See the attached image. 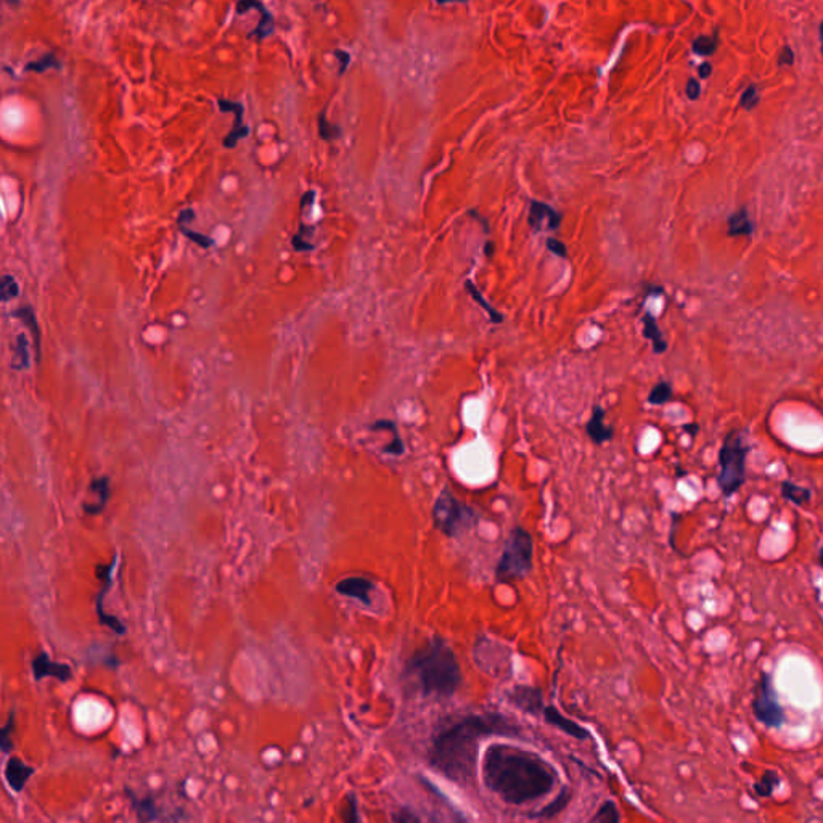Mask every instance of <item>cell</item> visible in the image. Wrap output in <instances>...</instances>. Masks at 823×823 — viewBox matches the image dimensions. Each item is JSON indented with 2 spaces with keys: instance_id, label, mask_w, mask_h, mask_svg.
Returning <instances> with one entry per match:
<instances>
[{
  "instance_id": "6da1fadb",
  "label": "cell",
  "mask_w": 823,
  "mask_h": 823,
  "mask_svg": "<svg viewBox=\"0 0 823 823\" xmlns=\"http://www.w3.org/2000/svg\"><path fill=\"white\" fill-rule=\"evenodd\" d=\"M483 775L487 788L510 804L535 801L552 791L557 782L555 770L542 757L507 745L487 747Z\"/></svg>"
},
{
  "instance_id": "7a4b0ae2",
  "label": "cell",
  "mask_w": 823,
  "mask_h": 823,
  "mask_svg": "<svg viewBox=\"0 0 823 823\" xmlns=\"http://www.w3.org/2000/svg\"><path fill=\"white\" fill-rule=\"evenodd\" d=\"M518 732L510 719L498 714H478L442 730L432 741L430 763L452 782L465 783L476 767L479 741L489 735H510Z\"/></svg>"
},
{
  "instance_id": "3957f363",
  "label": "cell",
  "mask_w": 823,
  "mask_h": 823,
  "mask_svg": "<svg viewBox=\"0 0 823 823\" xmlns=\"http://www.w3.org/2000/svg\"><path fill=\"white\" fill-rule=\"evenodd\" d=\"M407 671L415 677L425 695L450 696L462 684V669L449 643L432 637L425 647L413 653Z\"/></svg>"
},
{
  "instance_id": "277c9868",
  "label": "cell",
  "mask_w": 823,
  "mask_h": 823,
  "mask_svg": "<svg viewBox=\"0 0 823 823\" xmlns=\"http://www.w3.org/2000/svg\"><path fill=\"white\" fill-rule=\"evenodd\" d=\"M534 539L529 531L521 526L511 529L503 545V552L496 566V579L498 584H511L524 579L533 569Z\"/></svg>"
},
{
  "instance_id": "5b68a950",
  "label": "cell",
  "mask_w": 823,
  "mask_h": 823,
  "mask_svg": "<svg viewBox=\"0 0 823 823\" xmlns=\"http://www.w3.org/2000/svg\"><path fill=\"white\" fill-rule=\"evenodd\" d=\"M747 454H750V444L746 436L740 430H732L723 439L719 452L717 483L726 497L733 496L745 484Z\"/></svg>"
},
{
  "instance_id": "8992f818",
  "label": "cell",
  "mask_w": 823,
  "mask_h": 823,
  "mask_svg": "<svg viewBox=\"0 0 823 823\" xmlns=\"http://www.w3.org/2000/svg\"><path fill=\"white\" fill-rule=\"evenodd\" d=\"M431 520L434 528L445 535L455 539L468 533L478 523V515L472 507L459 500L448 487H444L437 496L431 509Z\"/></svg>"
},
{
  "instance_id": "52a82bcc",
  "label": "cell",
  "mask_w": 823,
  "mask_h": 823,
  "mask_svg": "<svg viewBox=\"0 0 823 823\" xmlns=\"http://www.w3.org/2000/svg\"><path fill=\"white\" fill-rule=\"evenodd\" d=\"M756 717L759 722H763L767 727H780L785 722V712L782 706L778 704L777 693H775L772 677L769 674L761 675V680L757 682L754 703Z\"/></svg>"
},
{
  "instance_id": "ba28073f",
  "label": "cell",
  "mask_w": 823,
  "mask_h": 823,
  "mask_svg": "<svg viewBox=\"0 0 823 823\" xmlns=\"http://www.w3.org/2000/svg\"><path fill=\"white\" fill-rule=\"evenodd\" d=\"M561 213L552 208L550 205L542 203V201H531L528 222L534 232H540L544 227L552 230V232L558 230L559 225H561Z\"/></svg>"
},
{
  "instance_id": "9c48e42d",
  "label": "cell",
  "mask_w": 823,
  "mask_h": 823,
  "mask_svg": "<svg viewBox=\"0 0 823 823\" xmlns=\"http://www.w3.org/2000/svg\"><path fill=\"white\" fill-rule=\"evenodd\" d=\"M31 667L36 680H42L45 679V677H54V679L60 682H68L73 677L71 667L65 664V662L51 661L49 655L44 651L39 653V655L32 660Z\"/></svg>"
},
{
  "instance_id": "30bf717a",
  "label": "cell",
  "mask_w": 823,
  "mask_h": 823,
  "mask_svg": "<svg viewBox=\"0 0 823 823\" xmlns=\"http://www.w3.org/2000/svg\"><path fill=\"white\" fill-rule=\"evenodd\" d=\"M373 590H375L373 582H371L369 577H362V576L346 577V579H343L336 584L338 594L360 601V603L365 606L371 605V592Z\"/></svg>"
},
{
  "instance_id": "8fae6325",
  "label": "cell",
  "mask_w": 823,
  "mask_h": 823,
  "mask_svg": "<svg viewBox=\"0 0 823 823\" xmlns=\"http://www.w3.org/2000/svg\"><path fill=\"white\" fill-rule=\"evenodd\" d=\"M36 769L31 767L30 764H26L25 761H21L20 757H8L5 767H3V777H5V782L8 787H10L15 793H21L23 789L26 788L27 782H30L32 775H34Z\"/></svg>"
},
{
  "instance_id": "7c38bea8",
  "label": "cell",
  "mask_w": 823,
  "mask_h": 823,
  "mask_svg": "<svg viewBox=\"0 0 823 823\" xmlns=\"http://www.w3.org/2000/svg\"><path fill=\"white\" fill-rule=\"evenodd\" d=\"M218 106L224 113H227V111L235 113V121H233L232 130H230V134L227 135V137L224 139V147L225 148H235V147H237L238 140L240 139H244L249 134V128H248V126L243 124V113H244L243 103H237V102H232V100H225V98H219V100H218Z\"/></svg>"
},
{
  "instance_id": "4fadbf2b",
  "label": "cell",
  "mask_w": 823,
  "mask_h": 823,
  "mask_svg": "<svg viewBox=\"0 0 823 823\" xmlns=\"http://www.w3.org/2000/svg\"><path fill=\"white\" fill-rule=\"evenodd\" d=\"M126 794H128L130 809L134 811L139 823H152L161 820V815H159L161 809H159L157 799L152 796H137L132 789L128 788H126Z\"/></svg>"
},
{
  "instance_id": "5bb4252c",
  "label": "cell",
  "mask_w": 823,
  "mask_h": 823,
  "mask_svg": "<svg viewBox=\"0 0 823 823\" xmlns=\"http://www.w3.org/2000/svg\"><path fill=\"white\" fill-rule=\"evenodd\" d=\"M605 415H606L605 408L596 404V406L594 407V410H592L589 421L586 423L587 436H589L596 445H601L603 442L611 441L614 436V428H613V425H606Z\"/></svg>"
},
{
  "instance_id": "9a60e30c",
  "label": "cell",
  "mask_w": 823,
  "mask_h": 823,
  "mask_svg": "<svg viewBox=\"0 0 823 823\" xmlns=\"http://www.w3.org/2000/svg\"><path fill=\"white\" fill-rule=\"evenodd\" d=\"M545 721L548 723H552L553 727L559 728V730L568 733V735L579 738V740H584L587 737V732L582 728L579 723H576L575 721H571V719H568L566 716H563L561 712L558 711V709H555L553 706H547L542 709Z\"/></svg>"
},
{
  "instance_id": "2e32d148",
  "label": "cell",
  "mask_w": 823,
  "mask_h": 823,
  "mask_svg": "<svg viewBox=\"0 0 823 823\" xmlns=\"http://www.w3.org/2000/svg\"><path fill=\"white\" fill-rule=\"evenodd\" d=\"M511 702H513L520 709L529 712L542 711V698H540V691L531 686H516L510 695Z\"/></svg>"
},
{
  "instance_id": "e0dca14e",
  "label": "cell",
  "mask_w": 823,
  "mask_h": 823,
  "mask_svg": "<svg viewBox=\"0 0 823 823\" xmlns=\"http://www.w3.org/2000/svg\"><path fill=\"white\" fill-rule=\"evenodd\" d=\"M642 321H643V336H645L647 340L651 341L655 354H664V352L667 351V343L664 338H662V333L660 330V327H658L655 317H653L650 312H647L645 315H643Z\"/></svg>"
},
{
  "instance_id": "ac0fdd59",
  "label": "cell",
  "mask_w": 823,
  "mask_h": 823,
  "mask_svg": "<svg viewBox=\"0 0 823 823\" xmlns=\"http://www.w3.org/2000/svg\"><path fill=\"white\" fill-rule=\"evenodd\" d=\"M754 230L746 208H740L728 218V237H750Z\"/></svg>"
},
{
  "instance_id": "d6986e66",
  "label": "cell",
  "mask_w": 823,
  "mask_h": 823,
  "mask_svg": "<svg viewBox=\"0 0 823 823\" xmlns=\"http://www.w3.org/2000/svg\"><path fill=\"white\" fill-rule=\"evenodd\" d=\"M13 315L18 318H21V322L25 323L27 328H30L32 341H34L36 359H37V362H40V330H39V322H37L34 310H32L31 305H21V308L18 309Z\"/></svg>"
},
{
  "instance_id": "ffe728a7",
  "label": "cell",
  "mask_w": 823,
  "mask_h": 823,
  "mask_svg": "<svg viewBox=\"0 0 823 823\" xmlns=\"http://www.w3.org/2000/svg\"><path fill=\"white\" fill-rule=\"evenodd\" d=\"M380 430H388L393 434V441L389 442V445H386L383 450L386 454L391 455H402L404 450H406V445H404V441L401 434H399L397 425L393 420H378L375 421L373 425H371V431H380Z\"/></svg>"
},
{
  "instance_id": "44dd1931",
  "label": "cell",
  "mask_w": 823,
  "mask_h": 823,
  "mask_svg": "<svg viewBox=\"0 0 823 823\" xmlns=\"http://www.w3.org/2000/svg\"><path fill=\"white\" fill-rule=\"evenodd\" d=\"M465 288H467V291H468V293H470V296H472V298H473L474 301H476V303H478L479 305H481V308H483L484 310H486V314L489 315V318H491V322H492V323H497V325H498V323H502V322H503L502 314H500V312H497V310L494 309L492 305L489 304L487 301L483 298L481 291L478 290V286L474 285L472 280H467V281H465Z\"/></svg>"
},
{
  "instance_id": "7402d4cb",
  "label": "cell",
  "mask_w": 823,
  "mask_h": 823,
  "mask_svg": "<svg viewBox=\"0 0 823 823\" xmlns=\"http://www.w3.org/2000/svg\"><path fill=\"white\" fill-rule=\"evenodd\" d=\"M255 7L261 12V21L259 25H257L256 31L251 32V36L257 37V40H262L266 36L272 34V31H274V16H272V13L267 10L261 2H255Z\"/></svg>"
},
{
  "instance_id": "603a6c76",
  "label": "cell",
  "mask_w": 823,
  "mask_h": 823,
  "mask_svg": "<svg viewBox=\"0 0 823 823\" xmlns=\"http://www.w3.org/2000/svg\"><path fill=\"white\" fill-rule=\"evenodd\" d=\"M719 47V34L717 31L714 32V36H698L693 40V44H691V49L696 55L699 56H709L712 55L714 51L717 50Z\"/></svg>"
},
{
  "instance_id": "cb8c5ba5",
  "label": "cell",
  "mask_w": 823,
  "mask_h": 823,
  "mask_svg": "<svg viewBox=\"0 0 823 823\" xmlns=\"http://www.w3.org/2000/svg\"><path fill=\"white\" fill-rule=\"evenodd\" d=\"M782 494L785 498H788V500L796 503V505H804V503L811 498V492H809L807 489L796 486V484H793L789 481H785L782 484Z\"/></svg>"
},
{
  "instance_id": "d4e9b609",
  "label": "cell",
  "mask_w": 823,
  "mask_h": 823,
  "mask_svg": "<svg viewBox=\"0 0 823 823\" xmlns=\"http://www.w3.org/2000/svg\"><path fill=\"white\" fill-rule=\"evenodd\" d=\"M318 134H321V137L323 140H327V142H332V140H336L341 137L343 130L340 126L333 124L327 119L325 111H322L321 115H318Z\"/></svg>"
},
{
  "instance_id": "484cf974",
  "label": "cell",
  "mask_w": 823,
  "mask_h": 823,
  "mask_svg": "<svg viewBox=\"0 0 823 823\" xmlns=\"http://www.w3.org/2000/svg\"><path fill=\"white\" fill-rule=\"evenodd\" d=\"M13 732H15V711L10 712L5 726H3L2 730H0V750H2V752L5 756L12 751V747H13V740H12Z\"/></svg>"
},
{
  "instance_id": "4316f807",
  "label": "cell",
  "mask_w": 823,
  "mask_h": 823,
  "mask_svg": "<svg viewBox=\"0 0 823 823\" xmlns=\"http://www.w3.org/2000/svg\"><path fill=\"white\" fill-rule=\"evenodd\" d=\"M13 351H15V360H13V367L18 370L26 369L27 364H30V362H27V359H30V354H27V340H26L25 333H20V335L16 336V343H15V347H13Z\"/></svg>"
},
{
  "instance_id": "83f0119b",
  "label": "cell",
  "mask_w": 823,
  "mask_h": 823,
  "mask_svg": "<svg viewBox=\"0 0 823 823\" xmlns=\"http://www.w3.org/2000/svg\"><path fill=\"white\" fill-rule=\"evenodd\" d=\"M671 399H672L671 383L660 382L655 388L651 389L650 396H648V402H650L651 406H664V404L669 402Z\"/></svg>"
},
{
  "instance_id": "f1b7e54d",
  "label": "cell",
  "mask_w": 823,
  "mask_h": 823,
  "mask_svg": "<svg viewBox=\"0 0 823 823\" xmlns=\"http://www.w3.org/2000/svg\"><path fill=\"white\" fill-rule=\"evenodd\" d=\"M108 487H110V484H108V478L106 476L97 478V479H93V481L91 483V492L95 494V496L98 497V513H100L102 510H105V505H106V500H108V494H110V492H108Z\"/></svg>"
},
{
  "instance_id": "f546056e",
  "label": "cell",
  "mask_w": 823,
  "mask_h": 823,
  "mask_svg": "<svg viewBox=\"0 0 823 823\" xmlns=\"http://www.w3.org/2000/svg\"><path fill=\"white\" fill-rule=\"evenodd\" d=\"M49 68H60L58 60H56L55 54H51V51L42 55L37 61H31V63H27L25 67L26 71H36V73H44L45 69H49Z\"/></svg>"
},
{
  "instance_id": "4dcf8cb0",
  "label": "cell",
  "mask_w": 823,
  "mask_h": 823,
  "mask_svg": "<svg viewBox=\"0 0 823 823\" xmlns=\"http://www.w3.org/2000/svg\"><path fill=\"white\" fill-rule=\"evenodd\" d=\"M592 823H619V812L614 802H605L596 812V815Z\"/></svg>"
},
{
  "instance_id": "1f68e13d",
  "label": "cell",
  "mask_w": 823,
  "mask_h": 823,
  "mask_svg": "<svg viewBox=\"0 0 823 823\" xmlns=\"http://www.w3.org/2000/svg\"><path fill=\"white\" fill-rule=\"evenodd\" d=\"M20 294V286L16 283V279L13 275H3L2 283H0V298L2 301H10Z\"/></svg>"
},
{
  "instance_id": "d6a6232c",
  "label": "cell",
  "mask_w": 823,
  "mask_h": 823,
  "mask_svg": "<svg viewBox=\"0 0 823 823\" xmlns=\"http://www.w3.org/2000/svg\"><path fill=\"white\" fill-rule=\"evenodd\" d=\"M343 822L345 823H360L359 806H357L356 794L351 793L346 796V804H345V809H343Z\"/></svg>"
},
{
  "instance_id": "836d02e7",
  "label": "cell",
  "mask_w": 823,
  "mask_h": 823,
  "mask_svg": "<svg viewBox=\"0 0 823 823\" xmlns=\"http://www.w3.org/2000/svg\"><path fill=\"white\" fill-rule=\"evenodd\" d=\"M761 102V95H759V89H757L756 84H751V86H747L745 91L741 93V106L745 108V110L751 111L754 110V108L759 105Z\"/></svg>"
},
{
  "instance_id": "e575fe53",
  "label": "cell",
  "mask_w": 823,
  "mask_h": 823,
  "mask_svg": "<svg viewBox=\"0 0 823 823\" xmlns=\"http://www.w3.org/2000/svg\"><path fill=\"white\" fill-rule=\"evenodd\" d=\"M778 775L775 772H767L764 774V777L761 778V782L757 783L756 791L761 794V796H769V794H772L774 788L778 785Z\"/></svg>"
},
{
  "instance_id": "d590c367",
  "label": "cell",
  "mask_w": 823,
  "mask_h": 823,
  "mask_svg": "<svg viewBox=\"0 0 823 823\" xmlns=\"http://www.w3.org/2000/svg\"><path fill=\"white\" fill-rule=\"evenodd\" d=\"M312 230L314 229L304 227L303 224L299 225V232L294 235L293 242H291V243H293V248L296 249V251H309V249H314V244H310L308 242V240H305V237H308V235L312 233Z\"/></svg>"
},
{
  "instance_id": "8d00e7d4",
  "label": "cell",
  "mask_w": 823,
  "mask_h": 823,
  "mask_svg": "<svg viewBox=\"0 0 823 823\" xmlns=\"http://www.w3.org/2000/svg\"><path fill=\"white\" fill-rule=\"evenodd\" d=\"M178 229H181V233L183 235V237H187L188 240H192V242H195L201 248H211L214 244L213 238L206 237V235H203V233H195L194 230L187 229L185 225H178Z\"/></svg>"
},
{
  "instance_id": "74e56055",
  "label": "cell",
  "mask_w": 823,
  "mask_h": 823,
  "mask_svg": "<svg viewBox=\"0 0 823 823\" xmlns=\"http://www.w3.org/2000/svg\"><path fill=\"white\" fill-rule=\"evenodd\" d=\"M568 799H569V798H568L566 791L561 793V796H558L557 799H555V801H553L552 804H550V806H547V807L544 809L542 815H545V817H552V815H555V813H558L559 811H561V809H563L564 806H566V804H568Z\"/></svg>"
},
{
  "instance_id": "f35d334b",
  "label": "cell",
  "mask_w": 823,
  "mask_h": 823,
  "mask_svg": "<svg viewBox=\"0 0 823 823\" xmlns=\"http://www.w3.org/2000/svg\"><path fill=\"white\" fill-rule=\"evenodd\" d=\"M545 244H547L548 251L553 253L555 256L563 257V259L568 256L566 244H564L563 242H559V240H557V238H547V242H545Z\"/></svg>"
},
{
  "instance_id": "ab89813d",
  "label": "cell",
  "mask_w": 823,
  "mask_h": 823,
  "mask_svg": "<svg viewBox=\"0 0 823 823\" xmlns=\"http://www.w3.org/2000/svg\"><path fill=\"white\" fill-rule=\"evenodd\" d=\"M794 63V51L789 45H785L778 55V67H791Z\"/></svg>"
},
{
  "instance_id": "60d3db41",
  "label": "cell",
  "mask_w": 823,
  "mask_h": 823,
  "mask_svg": "<svg viewBox=\"0 0 823 823\" xmlns=\"http://www.w3.org/2000/svg\"><path fill=\"white\" fill-rule=\"evenodd\" d=\"M699 95H702V86H699V82L696 81L695 78H690L688 82H686V97L695 102L698 100Z\"/></svg>"
},
{
  "instance_id": "b9f144b4",
  "label": "cell",
  "mask_w": 823,
  "mask_h": 823,
  "mask_svg": "<svg viewBox=\"0 0 823 823\" xmlns=\"http://www.w3.org/2000/svg\"><path fill=\"white\" fill-rule=\"evenodd\" d=\"M333 54H335L336 58L340 60V65H341V67H340V71H338V74H340V76H341V74H345V71H346V69H347V67H349L351 55L347 54L346 50H341V49H336L335 51H333Z\"/></svg>"
},
{
  "instance_id": "7bdbcfd3",
  "label": "cell",
  "mask_w": 823,
  "mask_h": 823,
  "mask_svg": "<svg viewBox=\"0 0 823 823\" xmlns=\"http://www.w3.org/2000/svg\"><path fill=\"white\" fill-rule=\"evenodd\" d=\"M194 219H195V211L192 209V208H187V209H182L181 211V214H178V219L177 220H178V225H182V224H185V222H192V220H194Z\"/></svg>"
},
{
  "instance_id": "ee69618b",
  "label": "cell",
  "mask_w": 823,
  "mask_h": 823,
  "mask_svg": "<svg viewBox=\"0 0 823 823\" xmlns=\"http://www.w3.org/2000/svg\"><path fill=\"white\" fill-rule=\"evenodd\" d=\"M698 74L702 79H708L712 74V65L709 63V61H704V63L699 65Z\"/></svg>"
},
{
  "instance_id": "f6af8a7d",
  "label": "cell",
  "mask_w": 823,
  "mask_h": 823,
  "mask_svg": "<svg viewBox=\"0 0 823 823\" xmlns=\"http://www.w3.org/2000/svg\"><path fill=\"white\" fill-rule=\"evenodd\" d=\"M468 214H470V218H473L474 220H478L479 224L484 225V232L489 233V224H487V219H486V218H483V216L478 213V209H472V211H470Z\"/></svg>"
},
{
  "instance_id": "bcb514c9",
  "label": "cell",
  "mask_w": 823,
  "mask_h": 823,
  "mask_svg": "<svg viewBox=\"0 0 823 823\" xmlns=\"http://www.w3.org/2000/svg\"><path fill=\"white\" fill-rule=\"evenodd\" d=\"M494 253H496V244H494L492 242H487L486 244H484V255H486L487 257H492Z\"/></svg>"
},
{
  "instance_id": "7dc6e473",
  "label": "cell",
  "mask_w": 823,
  "mask_h": 823,
  "mask_svg": "<svg viewBox=\"0 0 823 823\" xmlns=\"http://www.w3.org/2000/svg\"><path fill=\"white\" fill-rule=\"evenodd\" d=\"M396 822L397 823H412L410 820H408V817L406 815V813H401V815H397L396 817Z\"/></svg>"
},
{
  "instance_id": "c3c4849f",
  "label": "cell",
  "mask_w": 823,
  "mask_h": 823,
  "mask_svg": "<svg viewBox=\"0 0 823 823\" xmlns=\"http://www.w3.org/2000/svg\"><path fill=\"white\" fill-rule=\"evenodd\" d=\"M818 31H820V39H822V44H823V21H822L820 27H818Z\"/></svg>"
},
{
  "instance_id": "681fc988",
  "label": "cell",
  "mask_w": 823,
  "mask_h": 823,
  "mask_svg": "<svg viewBox=\"0 0 823 823\" xmlns=\"http://www.w3.org/2000/svg\"><path fill=\"white\" fill-rule=\"evenodd\" d=\"M820 563H822V566H823V547L820 550Z\"/></svg>"
},
{
  "instance_id": "f907efd6",
  "label": "cell",
  "mask_w": 823,
  "mask_h": 823,
  "mask_svg": "<svg viewBox=\"0 0 823 823\" xmlns=\"http://www.w3.org/2000/svg\"><path fill=\"white\" fill-rule=\"evenodd\" d=\"M822 55H823V44H822Z\"/></svg>"
}]
</instances>
